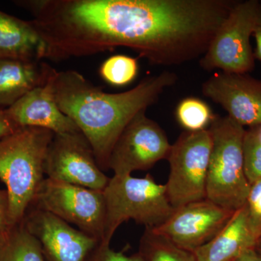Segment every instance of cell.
I'll return each instance as SVG.
<instances>
[{"instance_id":"cb8c5ba5","label":"cell","mask_w":261,"mask_h":261,"mask_svg":"<svg viewBox=\"0 0 261 261\" xmlns=\"http://www.w3.org/2000/svg\"><path fill=\"white\" fill-rule=\"evenodd\" d=\"M8 197L6 191L0 190V232L6 233L10 230L8 219Z\"/></svg>"},{"instance_id":"52a82bcc","label":"cell","mask_w":261,"mask_h":261,"mask_svg":"<svg viewBox=\"0 0 261 261\" xmlns=\"http://www.w3.org/2000/svg\"><path fill=\"white\" fill-rule=\"evenodd\" d=\"M32 205L102 241L106 217L103 191L45 178Z\"/></svg>"},{"instance_id":"4dcf8cb0","label":"cell","mask_w":261,"mask_h":261,"mask_svg":"<svg viewBox=\"0 0 261 261\" xmlns=\"http://www.w3.org/2000/svg\"><path fill=\"white\" fill-rule=\"evenodd\" d=\"M230 261H237V259H236V260H230Z\"/></svg>"},{"instance_id":"44dd1931","label":"cell","mask_w":261,"mask_h":261,"mask_svg":"<svg viewBox=\"0 0 261 261\" xmlns=\"http://www.w3.org/2000/svg\"><path fill=\"white\" fill-rule=\"evenodd\" d=\"M243 152L245 176L251 185L261 179V140L254 128L245 130Z\"/></svg>"},{"instance_id":"f1b7e54d","label":"cell","mask_w":261,"mask_h":261,"mask_svg":"<svg viewBox=\"0 0 261 261\" xmlns=\"http://www.w3.org/2000/svg\"><path fill=\"white\" fill-rule=\"evenodd\" d=\"M5 234L4 233L0 232V247L3 245V242H4Z\"/></svg>"},{"instance_id":"4fadbf2b","label":"cell","mask_w":261,"mask_h":261,"mask_svg":"<svg viewBox=\"0 0 261 261\" xmlns=\"http://www.w3.org/2000/svg\"><path fill=\"white\" fill-rule=\"evenodd\" d=\"M56 72L53 70L45 83L32 89L13 106L5 108L8 116L19 128L39 127L55 134L81 132L57 104L53 91Z\"/></svg>"},{"instance_id":"30bf717a","label":"cell","mask_w":261,"mask_h":261,"mask_svg":"<svg viewBox=\"0 0 261 261\" xmlns=\"http://www.w3.org/2000/svg\"><path fill=\"white\" fill-rule=\"evenodd\" d=\"M234 212L205 199L175 209L163 224L151 228L181 248L193 252L213 240Z\"/></svg>"},{"instance_id":"6da1fadb","label":"cell","mask_w":261,"mask_h":261,"mask_svg":"<svg viewBox=\"0 0 261 261\" xmlns=\"http://www.w3.org/2000/svg\"><path fill=\"white\" fill-rule=\"evenodd\" d=\"M177 75L165 70L147 77L121 93H107L76 70L57 71L53 91L58 107L72 120L88 140L98 166L109 170L115 144L130 121L159 100L172 87Z\"/></svg>"},{"instance_id":"9a60e30c","label":"cell","mask_w":261,"mask_h":261,"mask_svg":"<svg viewBox=\"0 0 261 261\" xmlns=\"http://www.w3.org/2000/svg\"><path fill=\"white\" fill-rule=\"evenodd\" d=\"M47 44L30 21L0 10V59L40 61Z\"/></svg>"},{"instance_id":"e0dca14e","label":"cell","mask_w":261,"mask_h":261,"mask_svg":"<svg viewBox=\"0 0 261 261\" xmlns=\"http://www.w3.org/2000/svg\"><path fill=\"white\" fill-rule=\"evenodd\" d=\"M0 261H44L39 242L23 221L5 233L0 247Z\"/></svg>"},{"instance_id":"83f0119b","label":"cell","mask_w":261,"mask_h":261,"mask_svg":"<svg viewBox=\"0 0 261 261\" xmlns=\"http://www.w3.org/2000/svg\"><path fill=\"white\" fill-rule=\"evenodd\" d=\"M255 249L257 252V253H258L261 256V240L257 244L256 247H255Z\"/></svg>"},{"instance_id":"5bb4252c","label":"cell","mask_w":261,"mask_h":261,"mask_svg":"<svg viewBox=\"0 0 261 261\" xmlns=\"http://www.w3.org/2000/svg\"><path fill=\"white\" fill-rule=\"evenodd\" d=\"M258 241L244 205L213 240L192 252L197 261L236 260L246 250L255 249Z\"/></svg>"},{"instance_id":"8fae6325","label":"cell","mask_w":261,"mask_h":261,"mask_svg":"<svg viewBox=\"0 0 261 261\" xmlns=\"http://www.w3.org/2000/svg\"><path fill=\"white\" fill-rule=\"evenodd\" d=\"M22 221L39 242L44 261H82L99 242L36 205Z\"/></svg>"},{"instance_id":"484cf974","label":"cell","mask_w":261,"mask_h":261,"mask_svg":"<svg viewBox=\"0 0 261 261\" xmlns=\"http://www.w3.org/2000/svg\"><path fill=\"white\" fill-rule=\"evenodd\" d=\"M253 37H255V43H256V47L254 51L255 58L261 61V1H259Z\"/></svg>"},{"instance_id":"5b68a950","label":"cell","mask_w":261,"mask_h":261,"mask_svg":"<svg viewBox=\"0 0 261 261\" xmlns=\"http://www.w3.org/2000/svg\"><path fill=\"white\" fill-rule=\"evenodd\" d=\"M211 149L212 136L207 128L185 130L171 145L167 158L170 173L166 186L173 208L206 199Z\"/></svg>"},{"instance_id":"f546056e","label":"cell","mask_w":261,"mask_h":261,"mask_svg":"<svg viewBox=\"0 0 261 261\" xmlns=\"http://www.w3.org/2000/svg\"><path fill=\"white\" fill-rule=\"evenodd\" d=\"M260 240H261V235H260V240H259V241H260Z\"/></svg>"},{"instance_id":"d4e9b609","label":"cell","mask_w":261,"mask_h":261,"mask_svg":"<svg viewBox=\"0 0 261 261\" xmlns=\"http://www.w3.org/2000/svg\"><path fill=\"white\" fill-rule=\"evenodd\" d=\"M19 128L8 116L5 109L0 108V140L15 133Z\"/></svg>"},{"instance_id":"277c9868","label":"cell","mask_w":261,"mask_h":261,"mask_svg":"<svg viewBox=\"0 0 261 261\" xmlns=\"http://www.w3.org/2000/svg\"><path fill=\"white\" fill-rule=\"evenodd\" d=\"M103 193L106 217L100 243L108 245L123 223L133 220L145 228H155L175 211L168 200L166 185L156 183L149 174L143 178L114 174Z\"/></svg>"},{"instance_id":"ba28073f","label":"cell","mask_w":261,"mask_h":261,"mask_svg":"<svg viewBox=\"0 0 261 261\" xmlns=\"http://www.w3.org/2000/svg\"><path fill=\"white\" fill-rule=\"evenodd\" d=\"M44 173L46 178L100 191L111 178L98 166L90 144L81 132L55 134Z\"/></svg>"},{"instance_id":"4316f807","label":"cell","mask_w":261,"mask_h":261,"mask_svg":"<svg viewBox=\"0 0 261 261\" xmlns=\"http://www.w3.org/2000/svg\"><path fill=\"white\" fill-rule=\"evenodd\" d=\"M237 261H261V256L255 249H250L244 252Z\"/></svg>"},{"instance_id":"d6986e66","label":"cell","mask_w":261,"mask_h":261,"mask_svg":"<svg viewBox=\"0 0 261 261\" xmlns=\"http://www.w3.org/2000/svg\"><path fill=\"white\" fill-rule=\"evenodd\" d=\"M214 117L210 106L200 98H185L180 101L176 109V120L187 132L207 129Z\"/></svg>"},{"instance_id":"7402d4cb","label":"cell","mask_w":261,"mask_h":261,"mask_svg":"<svg viewBox=\"0 0 261 261\" xmlns=\"http://www.w3.org/2000/svg\"><path fill=\"white\" fill-rule=\"evenodd\" d=\"M250 224L259 240L261 235V179L251 185L245 203Z\"/></svg>"},{"instance_id":"8992f818","label":"cell","mask_w":261,"mask_h":261,"mask_svg":"<svg viewBox=\"0 0 261 261\" xmlns=\"http://www.w3.org/2000/svg\"><path fill=\"white\" fill-rule=\"evenodd\" d=\"M258 5V0L237 1L201 57L202 69L228 73H248L254 69L255 58L250 38Z\"/></svg>"},{"instance_id":"7c38bea8","label":"cell","mask_w":261,"mask_h":261,"mask_svg":"<svg viewBox=\"0 0 261 261\" xmlns=\"http://www.w3.org/2000/svg\"><path fill=\"white\" fill-rule=\"evenodd\" d=\"M202 93L244 128L261 126V80L248 73L220 72L202 84Z\"/></svg>"},{"instance_id":"9c48e42d","label":"cell","mask_w":261,"mask_h":261,"mask_svg":"<svg viewBox=\"0 0 261 261\" xmlns=\"http://www.w3.org/2000/svg\"><path fill=\"white\" fill-rule=\"evenodd\" d=\"M145 113H139L130 121L113 147L108 166L115 175L147 171L167 159L171 147L167 136Z\"/></svg>"},{"instance_id":"7a4b0ae2","label":"cell","mask_w":261,"mask_h":261,"mask_svg":"<svg viewBox=\"0 0 261 261\" xmlns=\"http://www.w3.org/2000/svg\"><path fill=\"white\" fill-rule=\"evenodd\" d=\"M55 133L23 127L0 140V180L6 185L10 227L21 222L44 178V164Z\"/></svg>"},{"instance_id":"2e32d148","label":"cell","mask_w":261,"mask_h":261,"mask_svg":"<svg viewBox=\"0 0 261 261\" xmlns=\"http://www.w3.org/2000/svg\"><path fill=\"white\" fill-rule=\"evenodd\" d=\"M53 70L41 61L0 59V108L10 107L45 83Z\"/></svg>"},{"instance_id":"3957f363","label":"cell","mask_w":261,"mask_h":261,"mask_svg":"<svg viewBox=\"0 0 261 261\" xmlns=\"http://www.w3.org/2000/svg\"><path fill=\"white\" fill-rule=\"evenodd\" d=\"M212 136L206 199L236 211L246 203L250 187L244 170L245 130L230 117L215 115L208 128Z\"/></svg>"},{"instance_id":"ffe728a7","label":"cell","mask_w":261,"mask_h":261,"mask_svg":"<svg viewBox=\"0 0 261 261\" xmlns=\"http://www.w3.org/2000/svg\"><path fill=\"white\" fill-rule=\"evenodd\" d=\"M138 70V62L136 58L116 55L103 62L99 68V74L108 84L122 87L135 80Z\"/></svg>"},{"instance_id":"ac0fdd59","label":"cell","mask_w":261,"mask_h":261,"mask_svg":"<svg viewBox=\"0 0 261 261\" xmlns=\"http://www.w3.org/2000/svg\"><path fill=\"white\" fill-rule=\"evenodd\" d=\"M138 253L143 261H197L193 252L181 248L148 227L140 239Z\"/></svg>"},{"instance_id":"603a6c76","label":"cell","mask_w":261,"mask_h":261,"mask_svg":"<svg viewBox=\"0 0 261 261\" xmlns=\"http://www.w3.org/2000/svg\"><path fill=\"white\" fill-rule=\"evenodd\" d=\"M82 261H143L138 252L134 255H125L123 251L117 252L110 245L98 242L87 253Z\"/></svg>"}]
</instances>
